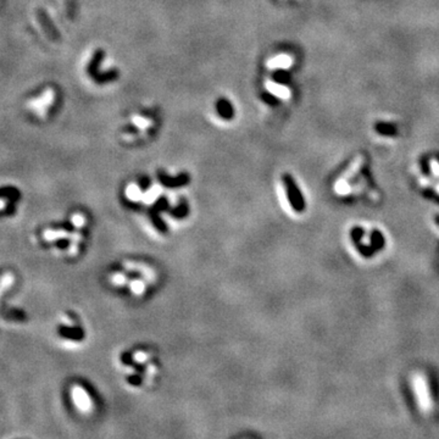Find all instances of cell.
I'll return each mask as SVG.
<instances>
[{"label":"cell","mask_w":439,"mask_h":439,"mask_svg":"<svg viewBox=\"0 0 439 439\" xmlns=\"http://www.w3.org/2000/svg\"><path fill=\"white\" fill-rule=\"evenodd\" d=\"M333 192L341 198H360L366 196L372 199L373 187L366 170V159L362 155H357L349 164L333 185Z\"/></svg>","instance_id":"6da1fadb"},{"label":"cell","mask_w":439,"mask_h":439,"mask_svg":"<svg viewBox=\"0 0 439 439\" xmlns=\"http://www.w3.org/2000/svg\"><path fill=\"white\" fill-rule=\"evenodd\" d=\"M348 239L354 253L362 259H370L373 255H377L386 245L383 233L375 227L355 226L349 231Z\"/></svg>","instance_id":"7a4b0ae2"},{"label":"cell","mask_w":439,"mask_h":439,"mask_svg":"<svg viewBox=\"0 0 439 439\" xmlns=\"http://www.w3.org/2000/svg\"><path fill=\"white\" fill-rule=\"evenodd\" d=\"M411 389L415 403L423 414H431L435 409L436 399L432 382L425 372H416L411 377Z\"/></svg>","instance_id":"3957f363"},{"label":"cell","mask_w":439,"mask_h":439,"mask_svg":"<svg viewBox=\"0 0 439 439\" xmlns=\"http://www.w3.org/2000/svg\"><path fill=\"white\" fill-rule=\"evenodd\" d=\"M419 183L431 195L439 200V156L432 155L421 162L419 167Z\"/></svg>","instance_id":"277c9868"},{"label":"cell","mask_w":439,"mask_h":439,"mask_svg":"<svg viewBox=\"0 0 439 439\" xmlns=\"http://www.w3.org/2000/svg\"><path fill=\"white\" fill-rule=\"evenodd\" d=\"M55 94L52 89H47L41 97L33 99V100L27 102V109H30L31 111H33L37 116H44L48 110V107L50 106L54 101Z\"/></svg>","instance_id":"5b68a950"},{"label":"cell","mask_w":439,"mask_h":439,"mask_svg":"<svg viewBox=\"0 0 439 439\" xmlns=\"http://www.w3.org/2000/svg\"><path fill=\"white\" fill-rule=\"evenodd\" d=\"M285 185H286V188H287L289 203H291V206L293 207L294 211L295 212L304 211V209H305L304 198H303V195H301L299 188L296 187L295 182H294V180H292L291 177L286 176Z\"/></svg>","instance_id":"8992f818"},{"label":"cell","mask_w":439,"mask_h":439,"mask_svg":"<svg viewBox=\"0 0 439 439\" xmlns=\"http://www.w3.org/2000/svg\"><path fill=\"white\" fill-rule=\"evenodd\" d=\"M373 132L380 138H395L398 136V128L393 121L380 120L373 126Z\"/></svg>","instance_id":"52a82bcc"},{"label":"cell","mask_w":439,"mask_h":439,"mask_svg":"<svg viewBox=\"0 0 439 439\" xmlns=\"http://www.w3.org/2000/svg\"><path fill=\"white\" fill-rule=\"evenodd\" d=\"M14 199H16V193L12 189L0 191V211H5Z\"/></svg>","instance_id":"ba28073f"},{"label":"cell","mask_w":439,"mask_h":439,"mask_svg":"<svg viewBox=\"0 0 439 439\" xmlns=\"http://www.w3.org/2000/svg\"><path fill=\"white\" fill-rule=\"evenodd\" d=\"M12 283H14V276L11 275V272H6L5 275H2L0 277V295L5 289L11 287Z\"/></svg>","instance_id":"9c48e42d"},{"label":"cell","mask_w":439,"mask_h":439,"mask_svg":"<svg viewBox=\"0 0 439 439\" xmlns=\"http://www.w3.org/2000/svg\"><path fill=\"white\" fill-rule=\"evenodd\" d=\"M73 396H75V400L76 403H77V405L82 407V409H86L87 405H88V401L86 400V395L82 391V389L76 388L75 391H73Z\"/></svg>","instance_id":"30bf717a"},{"label":"cell","mask_w":439,"mask_h":439,"mask_svg":"<svg viewBox=\"0 0 439 439\" xmlns=\"http://www.w3.org/2000/svg\"><path fill=\"white\" fill-rule=\"evenodd\" d=\"M61 335L62 336H65V337H67V338H75V339H77V338H81L82 337V333H80L81 331H76V330H72V328H61Z\"/></svg>","instance_id":"8fae6325"}]
</instances>
